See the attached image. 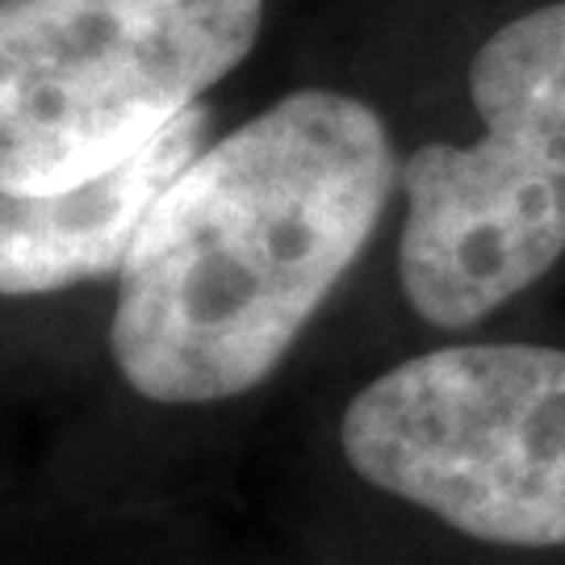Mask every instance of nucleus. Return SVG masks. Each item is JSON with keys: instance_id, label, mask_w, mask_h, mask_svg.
Segmentation results:
<instances>
[{"instance_id": "nucleus-1", "label": "nucleus", "mask_w": 565, "mask_h": 565, "mask_svg": "<svg viewBox=\"0 0 565 565\" xmlns=\"http://www.w3.org/2000/svg\"><path fill=\"white\" fill-rule=\"evenodd\" d=\"M373 105L302 88L210 142L147 214L118 273L109 348L163 406L256 390L289 356L398 189Z\"/></svg>"}, {"instance_id": "nucleus-2", "label": "nucleus", "mask_w": 565, "mask_h": 565, "mask_svg": "<svg viewBox=\"0 0 565 565\" xmlns=\"http://www.w3.org/2000/svg\"><path fill=\"white\" fill-rule=\"evenodd\" d=\"M469 142H424L398 168V277L411 310L461 331L565 256V0L490 30L469 60Z\"/></svg>"}, {"instance_id": "nucleus-3", "label": "nucleus", "mask_w": 565, "mask_h": 565, "mask_svg": "<svg viewBox=\"0 0 565 565\" xmlns=\"http://www.w3.org/2000/svg\"><path fill=\"white\" fill-rule=\"evenodd\" d=\"M264 0H0V193L102 177L260 39Z\"/></svg>"}, {"instance_id": "nucleus-4", "label": "nucleus", "mask_w": 565, "mask_h": 565, "mask_svg": "<svg viewBox=\"0 0 565 565\" xmlns=\"http://www.w3.org/2000/svg\"><path fill=\"white\" fill-rule=\"evenodd\" d=\"M340 448L369 486L507 548L565 545V348L448 343L356 390Z\"/></svg>"}, {"instance_id": "nucleus-5", "label": "nucleus", "mask_w": 565, "mask_h": 565, "mask_svg": "<svg viewBox=\"0 0 565 565\" xmlns=\"http://www.w3.org/2000/svg\"><path fill=\"white\" fill-rule=\"evenodd\" d=\"M210 147L202 102L102 177L51 193H0V298H39L121 273L147 214Z\"/></svg>"}]
</instances>
